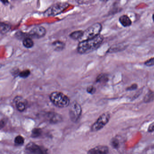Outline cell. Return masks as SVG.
I'll return each mask as SVG.
<instances>
[{
  "label": "cell",
  "instance_id": "obj_26",
  "mask_svg": "<svg viewBox=\"0 0 154 154\" xmlns=\"http://www.w3.org/2000/svg\"><path fill=\"white\" fill-rule=\"evenodd\" d=\"M137 85L136 84H133L132 85L128 87L127 88V90L128 91H134V90H136V89H137Z\"/></svg>",
  "mask_w": 154,
  "mask_h": 154
},
{
  "label": "cell",
  "instance_id": "obj_13",
  "mask_svg": "<svg viewBox=\"0 0 154 154\" xmlns=\"http://www.w3.org/2000/svg\"><path fill=\"white\" fill-rule=\"evenodd\" d=\"M65 44L63 41L56 40L52 43V46L55 50L57 51H62L65 47Z\"/></svg>",
  "mask_w": 154,
  "mask_h": 154
},
{
  "label": "cell",
  "instance_id": "obj_6",
  "mask_svg": "<svg viewBox=\"0 0 154 154\" xmlns=\"http://www.w3.org/2000/svg\"><path fill=\"white\" fill-rule=\"evenodd\" d=\"M82 109L81 105L76 101L71 104L69 110L70 119L73 122H76L80 119L82 115Z\"/></svg>",
  "mask_w": 154,
  "mask_h": 154
},
{
  "label": "cell",
  "instance_id": "obj_14",
  "mask_svg": "<svg viewBox=\"0 0 154 154\" xmlns=\"http://www.w3.org/2000/svg\"><path fill=\"white\" fill-rule=\"evenodd\" d=\"M125 45L123 44H118V45H113L108 50V53H113L115 52H119V51H121L122 50H124L125 49Z\"/></svg>",
  "mask_w": 154,
  "mask_h": 154
},
{
  "label": "cell",
  "instance_id": "obj_8",
  "mask_svg": "<svg viewBox=\"0 0 154 154\" xmlns=\"http://www.w3.org/2000/svg\"><path fill=\"white\" fill-rule=\"evenodd\" d=\"M46 34V29L42 26H37L30 30L28 35L31 38H40L44 37Z\"/></svg>",
  "mask_w": 154,
  "mask_h": 154
},
{
  "label": "cell",
  "instance_id": "obj_21",
  "mask_svg": "<svg viewBox=\"0 0 154 154\" xmlns=\"http://www.w3.org/2000/svg\"><path fill=\"white\" fill-rule=\"evenodd\" d=\"M42 130L41 129L35 128L32 130L31 137L34 138L38 137H39L42 134Z\"/></svg>",
  "mask_w": 154,
  "mask_h": 154
},
{
  "label": "cell",
  "instance_id": "obj_28",
  "mask_svg": "<svg viewBox=\"0 0 154 154\" xmlns=\"http://www.w3.org/2000/svg\"><path fill=\"white\" fill-rule=\"evenodd\" d=\"M152 19H153V21L154 22V13L153 14V16H152Z\"/></svg>",
  "mask_w": 154,
  "mask_h": 154
},
{
  "label": "cell",
  "instance_id": "obj_4",
  "mask_svg": "<svg viewBox=\"0 0 154 154\" xmlns=\"http://www.w3.org/2000/svg\"><path fill=\"white\" fill-rule=\"evenodd\" d=\"M69 4L66 2H57L55 3L49 7L44 12V16L45 17H54L59 15L65 10L68 7Z\"/></svg>",
  "mask_w": 154,
  "mask_h": 154
},
{
  "label": "cell",
  "instance_id": "obj_25",
  "mask_svg": "<svg viewBox=\"0 0 154 154\" xmlns=\"http://www.w3.org/2000/svg\"><path fill=\"white\" fill-rule=\"evenodd\" d=\"M144 64L147 66H154V57H152L146 61Z\"/></svg>",
  "mask_w": 154,
  "mask_h": 154
},
{
  "label": "cell",
  "instance_id": "obj_22",
  "mask_svg": "<svg viewBox=\"0 0 154 154\" xmlns=\"http://www.w3.org/2000/svg\"><path fill=\"white\" fill-rule=\"evenodd\" d=\"M30 74V70L28 69L24 70L18 73V75L20 77L23 78H26L28 77Z\"/></svg>",
  "mask_w": 154,
  "mask_h": 154
},
{
  "label": "cell",
  "instance_id": "obj_10",
  "mask_svg": "<svg viewBox=\"0 0 154 154\" xmlns=\"http://www.w3.org/2000/svg\"><path fill=\"white\" fill-rule=\"evenodd\" d=\"M109 149L107 146H99L91 149L87 154H109Z\"/></svg>",
  "mask_w": 154,
  "mask_h": 154
},
{
  "label": "cell",
  "instance_id": "obj_24",
  "mask_svg": "<svg viewBox=\"0 0 154 154\" xmlns=\"http://www.w3.org/2000/svg\"><path fill=\"white\" fill-rule=\"evenodd\" d=\"M96 91V88L93 85H90L88 86L86 89V91L89 94H91L95 93Z\"/></svg>",
  "mask_w": 154,
  "mask_h": 154
},
{
  "label": "cell",
  "instance_id": "obj_11",
  "mask_svg": "<svg viewBox=\"0 0 154 154\" xmlns=\"http://www.w3.org/2000/svg\"><path fill=\"white\" fill-rule=\"evenodd\" d=\"M47 119L50 123L53 124L59 123L62 120L61 115L55 112H49L47 114Z\"/></svg>",
  "mask_w": 154,
  "mask_h": 154
},
{
  "label": "cell",
  "instance_id": "obj_7",
  "mask_svg": "<svg viewBox=\"0 0 154 154\" xmlns=\"http://www.w3.org/2000/svg\"><path fill=\"white\" fill-rule=\"evenodd\" d=\"M26 152L27 154H47L46 149L34 142H30L26 145Z\"/></svg>",
  "mask_w": 154,
  "mask_h": 154
},
{
  "label": "cell",
  "instance_id": "obj_5",
  "mask_svg": "<svg viewBox=\"0 0 154 154\" xmlns=\"http://www.w3.org/2000/svg\"><path fill=\"white\" fill-rule=\"evenodd\" d=\"M110 119L109 113H103L99 117L96 121L93 124L91 128L92 131H97L102 129L109 122Z\"/></svg>",
  "mask_w": 154,
  "mask_h": 154
},
{
  "label": "cell",
  "instance_id": "obj_20",
  "mask_svg": "<svg viewBox=\"0 0 154 154\" xmlns=\"http://www.w3.org/2000/svg\"><path fill=\"white\" fill-rule=\"evenodd\" d=\"M15 143L18 146H21L23 145L25 142V139L22 136L20 135L17 136L15 139Z\"/></svg>",
  "mask_w": 154,
  "mask_h": 154
},
{
  "label": "cell",
  "instance_id": "obj_16",
  "mask_svg": "<svg viewBox=\"0 0 154 154\" xmlns=\"http://www.w3.org/2000/svg\"><path fill=\"white\" fill-rule=\"evenodd\" d=\"M83 32L84 31L82 30H76L71 33L69 35V36L74 40H79V39L82 36Z\"/></svg>",
  "mask_w": 154,
  "mask_h": 154
},
{
  "label": "cell",
  "instance_id": "obj_23",
  "mask_svg": "<svg viewBox=\"0 0 154 154\" xmlns=\"http://www.w3.org/2000/svg\"><path fill=\"white\" fill-rule=\"evenodd\" d=\"M111 145L114 149H118L119 146V141L116 138H113L110 141Z\"/></svg>",
  "mask_w": 154,
  "mask_h": 154
},
{
  "label": "cell",
  "instance_id": "obj_19",
  "mask_svg": "<svg viewBox=\"0 0 154 154\" xmlns=\"http://www.w3.org/2000/svg\"><path fill=\"white\" fill-rule=\"evenodd\" d=\"M108 77L106 74L102 73L97 76L96 79L97 82H106L108 81Z\"/></svg>",
  "mask_w": 154,
  "mask_h": 154
},
{
  "label": "cell",
  "instance_id": "obj_1",
  "mask_svg": "<svg viewBox=\"0 0 154 154\" xmlns=\"http://www.w3.org/2000/svg\"><path fill=\"white\" fill-rule=\"evenodd\" d=\"M104 38L100 35L94 38L79 42L77 51L81 54H88L96 50L103 42Z\"/></svg>",
  "mask_w": 154,
  "mask_h": 154
},
{
  "label": "cell",
  "instance_id": "obj_12",
  "mask_svg": "<svg viewBox=\"0 0 154 154\" xmlns=\"http://www.w3.org/2000/svg\"><path fill=\"white\" fill-rule=\"evenodd\" d=\"M119 21L120 24L125 27L130 26L132 24V21L127 15H123L119 18Z\"/></svg>",
  "mask_w": 154,
  "mask_h": 154
},
{
  "label": "cell",
  "instance_id": "obj_17",
  "mask_svg": "<svg viewBox=\"0 0 154 154\" xmlns=\"http://www.w3.org/2000/svg\"><path fill=\"white\" fill-rule=\"evenodd\" d=\"M23 45L25 48H30L34 46V43L32 39L30 37L25 38L22 41Z\"/></svg>",
  "mask_w": 154,
  "mask_h": 154
},
{
  "label": "cell",
  "instance_id": "obj_27",
  "mask_svg": "<svg viewBox=\"0 0 154 154\" xmlns=\"http://www.w3.org/2000/svg\"><path fill=\"white\" fill-rule=\"evenodd\" d=\"M148 131L149 132H152L154 131V122L149 126Z\"/></svg>",
  "mask_w": 154,
  "mask_h": 154
},
{
  "label": "cell",
  "instance_id": "obj_3",
  "mask_svg": "<svg viewBox=\"0 0 154 154\" xmlns=\"http://www.w3.org/2000/svg\"><path fill=\"white\" fill-rule=\"evenodd\" d=\"M102 26L99 22L93 24L83 32L82 36L79 39L80 42L88 40L96 37L100 35L102 30Z\"/></svg>",
  "mask_w": 154,
  "mask_h": 154
},
{
  "label": "cell",
  "instance_id": "obj_15",
  "mask_svg": "<svg viewBox=\"0 0 154 154\" xmlns=\"http://www.w3.org/2000/svg\"><path fill=\"white\" fill-rule=\"evenodd\" d=\"M154 100V92L151 90H149L144 96V102L146 103L152 102Z\"/></svg>",
  "mask_w": 154,
  "mask_h": 154
},
{
  "label": "cell",
  "instance_id": "obj_9",
  "mask_svg": "<svg viewBox=\"0 0 154 154\" xmlns=\"http://www.w3.org/2000/svg\"><path fill=\"white\" fill-rule=\"evenodd\" d=\"M14 103L16 108L19 111H24L26 108L27 102L25 99L21 96H17L14 98Z\"/></svg>",
  "mask_w": 154,
  "mask_h": 154
},
{
  "label": "cell",
  "instance_id": "obj_18",
  "mask_svg": "<svg viewBox=\"0 0 154 154\" xmlns=\"http://www.w3.org/2000/svg\"><path fill=\"white\" fill-rule=\"evenodd\" d=\"M10 29V26L5 23H1L0 31L2 34H5L8 33Z\"/></svg>",
  "mask_w": 154,
  "mask_h": 154
},
{
  "label": "cell",
  "instance_id": "obj_2",
  "mask_svg": "<svg viewBox=\"0 0 154 154\" xmlns=\"http://www.w3.org/2000/svg\"><path fill=\"white\" fill-rule=\"evenodd\" d=\"M49 97L53 104L59 108L67 107L70 103L69 97L61 92H53Z\"/></svg>",
  "mask_w": 154,
  "mask_h": 154
}]
</instances>
